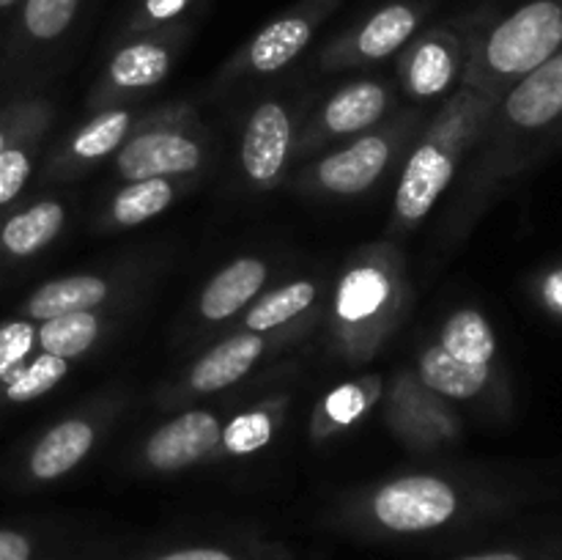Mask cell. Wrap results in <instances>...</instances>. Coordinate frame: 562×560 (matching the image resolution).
I'll use <instances>...</instances> for the list:
<instances>
[{
	"label": "cell",
	"mask_w": 562,
	"mask_h": 560,
	"mask_svg": "<svg viewBox=\"0 0 562 560\" xmlns=\"http://www.w3.org/2000/svg\"><path fill=\"white\" fill-rule=\"evenodd\" d=\"M412 368L426 388H431L453 406L472 404L497 412V415L510 412V384L505 366H467V362L453 360L431 338L417 349Z\"/></svg>",
	"instance_id": "obj_21"
},
{
	"label": "cell",
	"mask_w": 562,
	"mask_h": 560,
	"mask_svg": "<svg viewBox=\"0 0 562 560\" xmlns=\"http://www.w3.org/2000/svg\"><path fill=\"white\" fill-rule=\"evenodd\" d=\"M115 549L99 538L80 536L66 527L0 525V560H110Z\"/></svg>",
	"instance_id": "obj_26"
},
{
	"label": "cell",
	"mask_w": 562,
	"mask_h": 560,
	"mask_svg": "<svg viewBox=\"0 0 562 560\" xmlns=\"http://www.w3.org/2000/svg\"><path fill=\"white\" fill-rule=\"evenodd\" d=\"M115 327L113 311L69 313V316L36 322V344L44 355L75 362L97 351Z\"/></svg>",
	"instance_id": "obj_31"
},
{
	"label": "cell",
	"mask_w": 562,
	"mask_h": 560,
	"mask_svg": "<svg viewBox=\"0 0 562 560\" xmlns=\"http://www.w3.org/2000/svg\"><path fill=\"white\" fill-rule=\"evenodd\" d=\"M305 113L307 104L289 97H263L252 104L239 141L241 179L250 190L269 192L289 181Z\"/></svg>",
	"instance_id": "obj_16"
},
{
	"label": "cell",
	"mask_w": 562,
	"mask_h": 560,
	"mask_svg": "<svg viewBox=\"0 0 562 560\" xmlns=\"http://www.w3.org/2000/svg\"><path fill=\"white\" fill-rule=\"evenodd\" d=\"M201 3L203 0H135L126 14L124 33H151L184 25L192 22V11Z\"/></svg>",
	"instance_id": "obj_34"
},
{
	"label": "cell",
	"mask_w": 562,
	"mask_h": 560,
	"mask_svg": "<svg viewBox=\"0 0 562 560\" xmlns=\"http://www.w3.org/2000/svg\"><path fill=\"white\" fill-rule=\"evenodd\" d=\"M225 415L214 406H184L137 445L135 467L143 475H179L217 461Z\"/></svg>",
	"instance_id": "obj_18"
},
{
	"label": "cell",
	"mask_w": 562,
	"mask_h": 560,
	"mask_svg": "<svg viewBox=\"0 0 562 560\" xmlns=\"http://www.w3.org/2000/svg\"><path fill=\"white\" fill-rule=\"evenodd\" d=\"M426 119V108H398L373 130L296 165L285 184L318 201H351L368 195L401 168Z\"/></svg>",
	"instance_id": "obj_6"
},
{
	"label": "cell",
	"mask_w": 562,
	"mask_h": 560,
	"mask_svg": "<svg viewBox=\"0 0 562 560\" xmlns=\"http://www.w3.org/2000/svg\"><path fill=\"white\" fill-rule=\"evenodd\" d=\"M384 393L382 373H360L355 379L335 384L327 393L318 395L307 421V437L313 445H324L329 439L344 437L355 426H360L379 406Z\"/></svg>",
	"instance_id": "obj_27"
},
{
	"label": "cell",
	"mask_w": 562,
	"mask_h": 560,
	"mask_svg": "<svg viewBox=\"0 0 562 560\" xmlns=\"http://www.w3.org/2000/svg\"><path fill=\"white\" fill-rule=\"evenodd\" d=\"M437 0H384L349 27L335 33L316 53L322 75L355 71L395 58L426 25Z\"/></svg>",
	"instance_id": "obj_13"
},
{
	"label": "cell",
	"mask_w": 562,
	"mask_h": 560,
	"mask_svg": "<svg viewBox=\"0 0 562 560\" xmlns=\"http://www.w3.org/2000/svg\"><path fill=\"white\" fill-rule=\"evenodd\" d=\"M376 410L387 432L409 453H439L459 443L464 434L459 410L426 388L412 366L395 368L390 379H384V393Z\"/></svg>",
	"instance_id": "obj_14"
},
{
	"label": "cell",
	"mask_w": 562,
	"mask_h": 560,
	"mask_svg": "<svg viewBox=\"0 0 562 560\" xmlns=\"http://www.w3.org/2000/svg\"><path fill=\"white\" fill-rule=\"evenodd\" d=\"M33 355H38L36 322L11 316L0 322V384L14 377Z\"/></svg>",
	"instance_id": "obj_35"
},
{
	"label": "cell",
	"mask_w": 562,
	"mask_h": 560,
	"mask_svg": "<svg viewBox=\"0 0 562 560\" xmlns=\"http://www.w3.org/2000/svg\"><path fill=\"white\" fill-rule=\"evenodd\" d=\"M69 209L60 198H38L0 220V269L25 264L47 250L66 228Z\"/></svg>",
	"instance_id": "obj_29"
},
{
	"label": "cell",
	"mask_w": 562,
	"mask_h": 560,
	"mask_svg": "<svg viewBox=\"0 0 562 560\" xmlns=\"http://www.w3.org/2000/svg\"><path fill=\"white\" fill-rule=\"evenodd\" d=\"M272 280V264L263 256H236L225 267H220L206 285L201 289L195 302L198 322L206 329L223 327L236 322Z\"/></svg>",
	"instance_id": "obj_22"
},
{
	"label": "cell",
	"mask_w": 562,
	"mask_h": 560,
	"mask_svg": "<svg viewBox=\"0 0 562 560\" xmlns=\"http://www.w3.org/2000/svg\"><path fill=\"white\" fill-rule=\"evenodd\" d=\"M395 110H398V82L390 77L362 75L340 82L316 108H307L296 141V165L373 130Z\"/></svg>",
	"instance_id": "obj_12"
},
{
	"label": "cell",
	"mask_w": 562,
	"mask_h": 560,
	"mask_svg": "<svg viewBox=\"0 0 562 560\" xmlns=\"http://www.w3.org/2000/svg\"><path fill=\"white\" fill-rule=\"evenodd\" d=\"M192 22L151 33H124L104 58L91 91L88 108L102 110L115 104H140L143 97L157 91L179 64Z\"/></svg>",
	"instance_id": "obj_11"
},
{
	"label": "cell",
	"mask_w": 562,
	"mask_h": 560,
	"mask_svg": "<svg viewBox=\"0 0 562 560\" xmlns=\"http://www.w3.org/2000/svg\"><path fill=\"white\" fill-rule=\"evenodd\" d=\"M562 141V49L497 99L456 179L445 206L439 239L456 247L483 214Z\"/></svg>",
	"instance_id": "obj_2"
},
{
	"label": "cell",
	"mask_w": 562,
	"mask_h": 560,
	"mask_svg": "<svg viewBox=\"0 0 562 560\" xmlns=\"http://www.w3.org/2000/svg\"><path fill=\"white\" fill-rule=\"evenodd\" d=\"M124 404L126 395L121 390L99 393L69 415L49 423L20 453L11 481L20 489H38L69 478L108 439Z\"/></svg>",
	"instance_id": "obj_9"
},
{
	"label": "cell",
	"mask_w": 562,
	"mask_h": 560,
	"mask_svg": "<svg viewBox=\"0 0 562 560\" xmlns=\"http://www.w3.org/2000/svg\"><path fill=\"white\" fill-rule=\"evenodd\" d=\"M91 0H20L0 49V93L27 91L80 31Z\"/></svg>",
	"instance_id": "obj_10"
},
{
	"label": "cell",
	"mask_w": 562,
	"mask_h": 560,
	"mask_svg": "<svg viewBox=\"0 0 562 560\" xmlns=\"http://www.w3.org/2000/svg\"><path fill=\"white\" fill-rule=\"evenodd\" d=\"M209 157L212 137L198 108L170 102L143 110L135 130L113 154V176L119 181L201 176Z\"/></svg>",
	"instance_id": "obj_7"
},
{
	"label": "cell",
	"mask_w": 562,
	"mask_h": 560,
	"mask_svg": "<svg viewBox=\"0 0 562 560\" xmlns=\"http://www.w3.org/2000/svg\"><path fill=\"white\" fill-rule=\"evenodd\" d=\"M0 220H3V217H0Z\"/></svg>",
	"instance_id": "obj_40"
},
{
	"label": "cell",
	"mask_w": 562,
	"mask_h": 560,
	"mask_svg": "<svg viewBox=\"0 0 562 560\" xmlns=\"http://www.w3.org/2000/svg\"><path fill=\"white\" fill-rule=\"evenodd\" d=\"M467 66L464 16L420 27L395 55V82L409 104H442L461 88Z\"/></svg>",
	"instance_id": "obj_17"
},
{
	"label": "cell",
	"mask_w": 562,
	"mask_h": 560,
	"mask_svg": "<svg viewBox=\"0 0 562 560\" xmlns=\"http://www.w3.org/2000/svg\"><path fill=\"white\" fill-rule=\"evenodd\" d=\"M327 305V283L322 278H294L289 283L269 289L236 318L239 327L250 333L305 327L316 329Z\"/></svg>",
	"instance_id": "obj_24"
},
{
	"label": "cell",
	"mask_w": 562,
	"mask_h": 560,
	"mask_svg": "<svg viewBox=\"0 0 562 560\" xmlns=\"http://www.w3.org/2000/svg\"><path fill=\"white\" fill-rule=\"evenodd\" d=\"M69 368L71 362L64 360V357L44 355V351L33 355L14 377L0 384V410L27 404V401H36L42 395H47L49 390L64 382Z\"/></svg>",
	"instance_id": "obj_33"
},
{
	"label": "cell",
	"mask_w": 562,
	"mask_h": 560,
	"mask_svg": "<svg viewBox=\"0 0 562 560\" xmlns=\"http://www.w3.org/2000/svg\"><path fill=\"white\" fill-rule=\"evenodd\" d=\"M514 494L464 470H406L349 489L324 511V527L362 544L459 538L514 508Z\"/></svg>",
	"instance_id": "obj_1"
},
{
	"label": "cell",
	"mask_w": 562,
	"mask_h": 560,
	"mask_svg": "<svg viewBox=\"0 0 562 560\" xmlns=\"http://www.w3.org/2000/svg\"><path fill=\"white\" fill-rule=\"evenodd\" d=\"M434 340L453 360L467 362V366H503L494 324L488 322L486 313L472 305H461L450 311L445 322L439 324Z\"/></svg>",
	"instance_id": "obj_32"
},
{
	"label": "cell",
	"mask_w": 562,
	"mask_h": 560,
	"mask_svg": "<svg viewBox=\"0 0 562 560\" xmlns=\"http://www.w3.org/2000/svg\"><path fill=\"white\" fill-rule=\"evenodd\" d=\"M415 302L406 256L393 239L366 242L340 264L327 289L322 327L346 366H368L404 327Z\"/></svg>",
	"instance_id": "obj_3"
},
{
	"label": "cell",
	"mask_w": 562,
	"mask_h": 560,
	"mask_svg": "<svg viewBox=\"0 0 562 560\" xmlns=\"http://www.w3.org/2000/svg\"><path fill=\"white\" fill-rule=\"evenodd\" d=\"M344 0H296L289 9L258 27L223 64L217 80L223 86L252 77H272L289 69L316 38L324 22L338 11Z\"/></svg>",
	"instance_id": "obj_15"
},
{
	"label": "cell",
	"mask_w": 562,
	"mask_h": 560,
	"mask_svg": "<svg viewBox=\"0 0 562 560\" xmlns=\"http://www.w3.org/2000/svg\"><path fill=\"white\" fill-rule=\"evenodd\" d=\"M311 333L313 329L305 327L272 329V333L234 329L225 338L214 340L206 351H201L173 382L165 384L157 393V406L173 412L209 399V395L225 393L245 382L256 368L278 357L280 351L302 344Z\"/></svg>",
	"instance_id": "obj_8"
},
{
	"label": "cell",
	"mask_w": 562,
	"mask_h": 560,
	"mask_svg": "<svg viewBox=\"0 0 562 560\" xmlns=\"http://www.w3.org/2000/svg\"><path fill=\"white\" fill-rule=\"evenodd\" d=\"M201 176H181V179H137L121 181L108 201L99 209V228L124 231L148 223L168 212L187 192L195 190Z\"/></svg>",
	"instance_id": "obj_28"
},
{
	"label": "cell",
	"mask_w": 562,
	"mask_h": 560,
	"mask_svg": "<svg viewBox=\"0 0 562 560\" xmlns=\"http://www.w3.org/2000/svg\"><path fill=\"white\" fill-rule=\"evenodd\" d=\"M110 560H296L294 549L258 533H214L187 541L154 544Z\"/></svg>",
	"instance_id": "obj_25"
},
{
	"label": "cell",
	"mask_w": 562,
	"mask_h": 560,
	"mask_svg": "<svg viewBox=\"0 0 562 560\" xmlns=\"http://www.w3.org/2000/svg\"><path fill=\"white\" fill-rule=\"evenodd\" d=\"M494 104L497 99L461 86L428 115L398 168L387 239L401 242L404 236L415 234L448 195L467 157L481 141Z\"/></svg>",
	"instance_id": "obj_4"
},
{
	"label": "cell",
	"mask_w": 562,
	"mask_h": 560,
	"mask_svg": "<svg viewBox=\"0 0 562 560\" xmlns=\"http://www.w3.org/2000/svg\"><path fill=\"white\" fill-rule=\"evenodd\" d=\"M461 86L499 99L562 49V0H521L497 14H470Z\"/></svg>",
	"instance_id": "obj_5"
},
{
	"label": "cell",
	"mask_w": 562,
	"mask_h": 560,
	"mask_svg": "<svg viewBox=\"0 0 562 560\" xmlns=\"http://www.w3.org/2000/svg\"><path fill=\"white\" fill-rule=\"evenodd\" d=\"M530 289L538 305L562 324V264H552L543 272H538L532 278Z\"/></svg>",
	"instance_id": "obj_37"
},
{
	"label": "cell",
	"mask_w": 562,
	"mask_h": 560,
	"mask_svg": "<svg viewBox=\"0 0 562 560\" xmlns=\"http://www.w3.org/2000/svg\"><path fill=\"white\" fill-rule=\"evenodd\" d=\"M294 373H289L280 382V388L269 390L261 399L239 406V410L225 417L217 461L247 459V456L261 453L263 448L274 443V437L283 432L285 421H289L291 404H294Z\"/></svg>",
	"instance_id": "obj_23"
},
{
	"label": "cell",
	"mask_w": 562,
	"mask_h": 560,
	"mask_svg": "<svg viewBox=\"0 0 562 560\" xmlns=\"http://www.w3.org/2000/svg\"><path fill=\"white\" fill-rule=\"evenodd\" d=\"M38 99H42V93L22 91V93H14V97H9L3 104H0V152L9 146V141L16 135V130L25 124L27 115L36 110Z\"/></svg>",
	"instance_id": "obj_36"
},
{
	"label": "cell",
	"mask_w": 562,
	"mask_h": 560,
	"mask_svg": "<svg viewBox=\"0 0 562 560\" xmlns=\"http://www.w3.org/2000/svg\"><path fill=\"white\" fill-rule=\"evenodd\" d=\"M16 5H20V0H0V22L11 20V14L16 11Z\"/></svg>",
	"instance_id": "obj_39"
},
{
	"label": "cell",
	"mask_w": 562,
	"mask_h": 560,
	"mask_svg": "<svg viewBox=\"0 0 562 560\" xmlns=\"http://www.w3.org/2000/svg\"><path fill=\"white\" fill-rule=\"evenodd\" d=\"M53 124L55 104L53 99L42 97L38 99L36 110L27 115L25 124H22L20 130H16V135L9 141V146L0 152V217L9 212L11 203L22 195L25 184L31 181Z\"/></svg>",
	"instance_id": "obj_30"
},
{
	"label": "cell",
	"mask_w": 562,
	"mask_h": 560,
	"mask_svg": "<svg viewBox=\"0 0 562 560\" xmlns=\"http://www.w3.org/2000/svg\"><path fill=\"white\" fill-rule=\"evenodd\" d=\"M143 275L135 269H102V272L60 275L36 285L25 300L16 305L14 316L31 322L69 316V313L110 311L130 300L132 291L140 285Z\"/></svg>",
	"instance_id": "obj_19"
},
{
	"label": "cell",
	"mask_w": 562,
	"mask_h": 560,
	"mask_svg": "<svg viewBox=\"0 0 562 560\" xmlns=\"http://www.w3.org/2000/svg\"><path fill=\"white\" fill-rule=\"evenodd\" d=\"M442 560H560V555L547 547H494L475 549V552H461Z\"/></svg>",
	"instance_id": "obj_38"
},
{
	"label": "cell",
	"mask_w": 562,
	"mask_h": 560,
	"mask_svg": "<svg viewBox=\"0 0 562 560\" xmlns=\"http://www.w3.org/2000/svg\"><path fill=\"white\" fill-rule=\"evenodd\" d=\"M143 108L137 104H115V108L93 110L91 119L66 132L42 168L44 181H77L97 170L104 159L113 157L121 143L135 130Z\"/></svg>",
	"instance_id": "obj_20"
}]
</instances>
